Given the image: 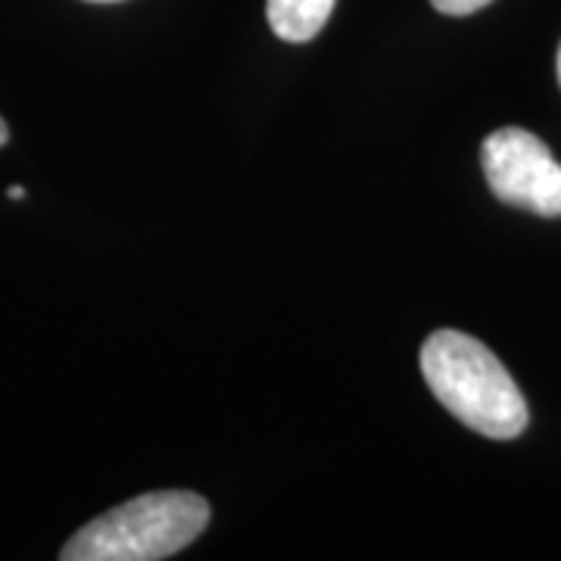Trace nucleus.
I'll use <instances>...</instances> for the list:
<instances>
[{
    "label": "nucleus",
    "mask_w": 561,
    "mask_h": 561,
    "mask_svg": "<svg viewBox=\"0 0 561 561\" xmlns=\"http://www.w3.org/2000/svg\"><path fill=\"white\" fill-rule=\"evenodd\" d=\"M421 375L446 412L490 440H515L527 427L518 383L481 341L453 328L434 331L421 346Z\"/></svg>",
    "instance_id": "obj_1"
},
{
    "label": "nucleus",
    "mask_w": 561,
    "mask_h": 561,
    "mask_svg": "<svg viewBox=\"0 0 561 561\" xmlns=\"http://www.w3.org/2000/svg\"><path fill=\"white\" fill-rule=\"evenodd\" d=\"M209 524V502L187 490L144 493L81 527L62 561H160L181 552Z\"/></svg>",
    "instance_id": "obj_2"
},
{
    "label": "nucleus",
    "mask_w": 561,
    "mask_h": 561,
    "mask_svg": "<svg viewBox=\"0 0 561 561\" xmlns=\"http://www.w3.org/2000/svg\"><path fill=\"white\" fill-rule=\"evenodd\" d=\"M481 165L502 203L546 219L561 216V165L537 135L515 125L493 131L481 144Z\"/></svg>",
    "instance_id": "obj_3"
},
{
    "label": "nucleus",
    "mask_w": 561,
    "mask_h": 561,
    "mask_svg": "<svg viewBox=\"0 0 561 561\" xmlns=\"http://www.w3.org/2000/svg\"><path fill=\"white\" fill-rule=\"evenodd\" d=\"M334 3L337 0H268L265 16L280 41L306 44L328 25Z\"/></svg>",
    "instance_id": "obj_4"
},
{
    "label": "nucleus",
    "mask_w": 561,
    "mask_h": 561,
    "mask_svg": "<svg viewBox=\"0 0 561 561\" xmlns=\"http://www.w3.org/2000/svg\"><path fill=\"white\" fill-rule=\"evenodd\" d=\"M431 3H434V10H440L446 16H471L493 0H431Z\"/></svg>",
    "instance_id": "obj_5"
},
{
    "label": "nucleus",
    "mask_w": 561,
    "mask_h": 561,
    "mask_svg": "<svg viewBox=\"0 0 561 561\" xmlns=\"http://www.w3.org/2000/svg\"><path fill=\"white\" fill-rule=\"evenodd\" d=\"M7 138H10V128H7V122L0 119V147L7 144Z\"/></svg>",
    "instance_id": "obj_6"
},
{
    "label": "nucleus",
    "mask_w": 561,
    "mask_h": 561,
    "mask_svg": "<svg viewBox=\"0 0 561 561\" xmlns=\"http://www.w3.org/2000/svg\"><path fill=\"white\" fill-rule=\"evenodd\" d=\"M7 194H10V197H13V201H22V197H25V191H22V187H10V191H7Z\"/></svg>",
    "instance_id": "obj_7"
},
{
    "label": "nucleus",
    "mask_w": 561,
    "mask_h": 561,
    "mask_svg": "<svg viewBox=\"0 0 561 561\" xmlns=\"http://www.w3.org/2000/svg\"><path fill=\"white\" fill-rule=\"evenodd\" d=\"M559 81H561V47H559Z\"/></svg>",
    "instance_id": "obj_8"
},
{
    "label": "nucleus",
    "mask_w": 561,
    "mask_h": 561,
    "mask_svg": "<svg viewBox=\"0 0 561 561\" xmlns=\"http://www.w3.org/2000/svg\"><path fill=\"white\" fill-rule=\"evenodd\" d=\"M94 3H113V0H94Z\"/></svg>",
    "instance_id": "obj_9"
}]
</instances>
